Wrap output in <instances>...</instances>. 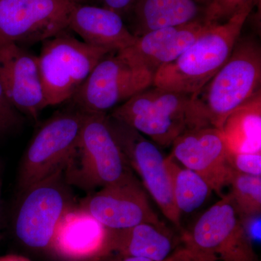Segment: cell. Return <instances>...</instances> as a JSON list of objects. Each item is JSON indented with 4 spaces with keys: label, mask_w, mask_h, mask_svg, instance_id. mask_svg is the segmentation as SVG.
Returning <instances> with one entry per match:
<instances>
[{
    "label": "cell",
    "mask_w": 261,
    "mask_h": 261,
    "mask_svg": "<svg viewBox=\"0 0 261 261\" xmlns=\"http://www.w3.org/2000/svg\"><path fill=\"white\" fill-rule=\"evenodd\" d=\"M25 117L12 105L0 84V140L18 132Z\"/></svg>",
    "instance_id": "cell-23"
},
{
    "label": "cell",
    "mask_w": 261,
    "mask_h": 261,
    "mask_svg": "<svg viewBox=\"0 0 261 261\" xmlns=\"http://www.w3.org/2000/svg\"><path fill=\"white\" fill-rule=\"evenodd\" d=\"M110 128L132 171L139 175L144 188L156 202L165 217L180 233L183 231L173 200L172 184L163 156L157 145L120 120L107 114Z\"/></svg>",
    "instance_id": "cell-10"
},
{
    "label": "cell",
    "mask_w": 261,
    "mask_h": 261,
    "mask_svg": "<svg viewBox=\"0 0 261 261\" xmlns=\"http://www.w3.org/2000/svg\"><path fill=\"white\" fill-rule=\"evenodd\" d=\"M226 153L227 147L221 130L207 126L189 130L178 137L173 142L170 155L184 167L198 173L221 197L231 173Z\"/></svg>",
    "instance_id": "cell-13"
},
{
    "label": "cell",
    "mask_w": 261,
    "mask_h": 261,
    "mask_svg": "<svg viewBox=\"0 0 261 261\" xmlns=\"http://www.w3.org/2000/svg\"><path fill=\"white\" fill-rule=\"evenodd\" d=\"M0 261H32L28 257L23 255H15V254H9V255L0 256Z\"/></svg>",
    "instance_id": "cell-29"
},
{
    "label": "cell",
    "mask_w": 261,
    "mask_h": 261,
    "mask_svg": "<svg viewBox=\"0 0 261 261\" xmlns=\"http://www.w3.org/2000/svg\"><path fill=\"white\" fill-rule=\"evenodd\" d=\"M255 3L223 23L207 24L181 56L156 72L152 85L191 96L197 93L231 56Z\"/></svg>",
    "instance_id": "cell-1"
},
{
    "label": "cell",
    "mask_w": 261,
    "mask_h": 261,
    "mask_svg": "<svg viewBox=\"0 0 261 261\" xmlns=\"http://www.w3.org/2000/svg\"><path fill=\"white\" fill-rule=\"evenodd\" d=\"M228 186L241 219L260 216L261 176L235 172L231 170Z\"/></svg>",
    "instance_id": "cell-22"
},
{
    "label": "cell",
    "mask_w": 261,
    "mask_h": 261,
    "mask_svg": "<svg viewBox=\"0 0 261 261\" xmlns=\"http://www.w3.org/2000/svg\"><path fill=\"white\" fill-rule=\"evenodd\" d=\"M95 261H152L148 259L142 258V257H136L124 256V255H118V254L110 253L105 255Z\"/></svg>",
    "instance_id": "cell-28"
},
{
    "label": "cell",
    "mask_w": 261,
    "mask_h": 261,
    "mask_svg": "<svg viewBox=\"0 0 261 261\" xmlns=\"http://www.w3.org/2000/svg\"><path fill=\"white\" fill-rule=\"evenodd\" d=\"M257 0H211L205 23H223L238 13L247 5L257 3Z\"/></svg>",
    "instance_id": "cell-24"
},
{
    "label": "cell",
    "mask_w": 261,
    "mask_h": 261,
    "mask_svg": "<svg viewBox=\"0 0 261 261\" xmlns=\"http://www.w3.org/2000/svg\"><path fill=\"white\" fill-rule=\"evenodd\" d=\"M87 0H0V44L33 45L68 30L73 8Z\"/></svg>",
    "instance_id": "cell-9"
},
{
    "label": "cell",
    "mask_w": 261,
    "mask_h": 261,
    "mask_svg": "<svg viewBox=\"0 0 261 261\" xmlns=\"http://www.w3.org/2000/svg\"><path fill=\"white\" fill-rule=\"evenodd\" d=\"M220 130L228 151L261 152V91L233 111Z\"/></svg>",
    "instance_id": "cell-20"
},
{
    "label": "cell",
    "mask_w": 261,
    "mask_h": 261,
    "mask_svg": "<svg viewBox=\"0 0 261 261\" xmlns=\"http://www.w3.org/2000/svg\"><path fill=\"white\" fill-rule=\"evenodd\" d=\"M136 0H87L88 4L103 7L121 15L126 20Z\"/></svg>",
    "instance_id": "cell-26"
},
{
    "label": "cell",
    "mask_w": 261,
    "mask_h": 261,
    "mask_svg": "<svg viewBox=\"0 0 261 261\" xmlns=\"http://www.w3.org/2000/svg\"><path fill=\"white\" fill-rule=\"evenodd\" d=\"M164 261H200V257L190 249L181 245Z\"/></svg>",
    "instance_id": "cell-27"
},
{
    "label": "cell",
    "mask_w": 261,
    "mask_h": 261,
    "mask_svg": "<svg viewBox=\"0 0 261 261\" xmlns=\"http://www.w3.org/2000/svg\"><path fill=\"white\" fill-rule=\"evenodd\" d=\"M79 205L111 229L130 228L142 223L161 222L149 204L145 189L135 173L92 192Z\"/></svg>",
    "instance_id": "cell-12"
},
{
    "label": "cell",
    "mask_w": 261,
    "mask_h": 261,
    "mask_svg": "<svg viewBox=\"0 0 261 261\" xmlns=\"http://www.w3.org/2000/svg\"><path fill=\"white\" fill-rule=\"evenodd\" d=\"M86 113L71 107L43 123L24 152L18 173L20 195L59 170L64 169L80 140Z\"/></svg>",
    "instance_id": "cell-6"
},
{
    "label": "cell",
    "mask_w": 261,
    "mask_h": 261,
    "mask_svg": "<svg viewBox=\"0 0 261 261\" xmlns=\"http://www.w3.org/2000/svg\"><path fill=\"white\" fill-rule=\"evenodd\" d=\"M2 187H3V178H2V168L0 166V205H1Z\"/></svg>",
    "instance_id": "cell-30"
},
{
    "label": "cell",
    "mask_w": 261,
    "mask_h": 261,
    "mask_svg": "<svg viewBox=\"0 0 261 261\" xmlns=\"http://www.w3.org/2000/svg\"><path fill=\"white\" fill-rule=\"evenodd\" d=\"M182 245L207 261H258L229 194L181 232Z\"/></svg>",
    "instance_id": "cell-7"
},
{
    "label": "cell",
    "mask_w": 261,
    "mask_h": 261,
    "mask_svg": "<svg viewBox=\"0 0 261 261\" xmlns=\"http://www.w3.org/2000/svg\"><path fill=\"white\" fill-rule=\"evenodd\" d=\"M166 161L176 209L181 216L195 212L205 204L214 191L198 173L181 166L171 155L166 157Z\"/></svg>",
    "instance_id": "cell-21"
},
{
    "label": "cell",
    "mask_w": 261,
    "mask_h": 261,
    "mask_svg": "<svg viewBox=\"0 0 261 261\" xmlns=\"http://www.w3.org/2000/svg\"><path fill=\"white\" fill-rule=\"evenodd\" d=\"M197 256H198V255H197ZM198 257H200V261H207V260H205V259L202 258V257H200V256H198Z\"/></svg>",
    "instance_id": "cell-31"
},
{
    "label": "cell",
    "mask_w": 261,
    "mask_h": 261,
    "mask_svg": "<svg viewBox=\"0 0 261 261\" xmlns=\"http://www.w3.org/2000/svg\"><path fill=\"white\" fill-rule=\"evenodd\" d=\"M211 0H136L126 22L136 37L156 29L204 22Z\"/></svg>",
    "instance_id": "cell-18"
},
{
    "label": "cell",
    "mask_w": 261,
    "mask_h": 261,
    "mask_svg": "<svg viewBox=\"0 0 261 261\" xmlns=\"http://www.w3.org/2000/svg\"><path fill=\"white\" fill-rule=\"evenodd\" d=\"M107 114L86 113L78 145L63 169L70 187L93 192L135 173L110 128Z\"/></svg>",
    "instance_id": "cell-4"
},
{
    "label": "cell",
    "mask_w": 261,
    "mask_h": 261,
    "mask_svg": "<svg viewBox=\"0 0 261 261\" xmlns=\"http://www.w3.org/2000/svg\"><path fill=\"white\" fill-rule=\"evenodd\" d=\"M204 22L156 29L137 37L130 47L116 53L127 63L152 74L175 61L203 32Z\"/></svg>",
    "instance_id": "cell-16"
},
{
    "label": "cell",
    "mask_w": 261,
    "mask_h": 261,
    "mask_svg": "<svg viewBox=\"0 0 261 261\" xmlns=\"http://www.w3.org/2000/svg\"><path fill=\"white\" fill-rule=\"evenodd\" d=\"M260 44L240 37L226 63L192 97L211 126L221 129L233 111L260 92Z\"/></svg>",
    "instance_id": "cell-3"
},
{
    "label": "cell",
    "mask_w": 261,
    "mask_h": 261,
    "mask_svg": "<svg viewBox=\"0 0 261 261\" xmlns=\"http://www.w3.org/2000/svg\"><path fill=\"white\" fill-rule=\"evenodd\" d=\"M0 84L10 102L24 116L37 120L47 108L37 56L23 46L0 44Z\"/></svg>",
    "instance_id": "cell-14"
},
{
    "label": "cell",
    "mask_w": 261,
    "mask_h": 261,
    "mask_svg": "<svg viewBox=\"0 0 261 261\" xmlns=\"http://www.w3.org/2000/svg\"><path fill=\"white\" fill-rule=\"evenodd\" d=\"M68 29L78 34L84 42L112 53L130 47L137 39L121 15L88 3H80L73 8Z\"/></svg>",
    "instance_id": "cell-17"
},
{
    "label": "cell",
    "mask_w": 261,
    "mask_h": 261,
    "mask_svg": "<svg viewBox=\"0 0 261 261\" xmlns=\"http://www.w3.org/2000/svg\"><path fill=\"white\" fill-rule=\"evenodd\" d=\"M153 80L152 73L111 53L96 65L72 98V104L84 113H108L151 87Z\"/></svg>",
    "instance_id": "cell-11"
},
{
    "label": "cell",
    "mask_w": 261,
    "mask_h": 261,
    "mask_svg": "<svg viewBox=\"0 0 261 261\" xmlns=\"http://www.w3.org/2000/svg\"><path fill=\"white\" fill-rule=\"evenodd\" d=\"M47 250L60 261H95L111 253L109 230L73 205L57 225Z\"/></svg>",
    "instance_id": "cell-15"
},
{
    "label": "cell",
    "mask_w": 261,
    "mask_h": 261,
    "mask_svg": "<svg viewBox=\"0 0 261 261\" xmlns=\"http://www.w3.org/2000/svg\"><path fill=\"white\" fill-rule=\"evenodd\" d=\"M226 161L235 172L261 176V152H233L227 149Z\"/></svg>",
    "instance_id": "cell-25"
},
{
    "label": "cell",
    "mask_w": 261,
    "mask_h": 261,
    "mask_svg": "<svg viewBox=\"0 0 261 261\" xmlns=\"http://www.w3.org/2000/svg\"><path fill=\"white\" fill-rule=\"evenodd\" d=\"M111 51L79 40L68 30L42 42L38 58L47 107L70 100Z\"/></svg>",
    "instance_id": "cell-5"
},
{
    "label": "cell",
    "mask_w": 261,
    "mask_h": 261,
    "mask_svg": "<svg viewBox=\"0 0 261 261\" xmlns=\"http://www.w3.org/2000/svg\"><path fill=\"white\" fill-rule=\"evenodd\" d=\"M163 147L189 130L211 126L191 95L152 85L108 113Z\"/></svg>",
    "instance_id": "cell-2"
},
{
    "label": "cell",
    "mask_w": 261,
    "mask_h": 261,
    "mask_svg": "<svg viewBox=\"0 0 261 261\" xmlns=\"http://www.w3.org/2000/svg\"><path fill=\"white\" fill-rule=\"evenodd\" d=\"M109 230L111 253L164 261L181 245V233L165 223H142L132 227Z\"/></svg>",
    "instance_id": "cell-19"
},
{
    "label": "cell",
    "mask_w": 261,
    "mask_h": 261,
    "mask_svg": "<svg viewBox=\"0 0 261 261\" xmlns=\"http://www.w3.org/2000/svg\"><path fill=\"white\" fill-rule=\"evenodd\" d=\"M21 195L14 220L15 235L25 246L47 250L62 216L75 205L63 170L33 185Z\"/></svg>",
    "instance_id": "cell-8"
}]
</instances>
